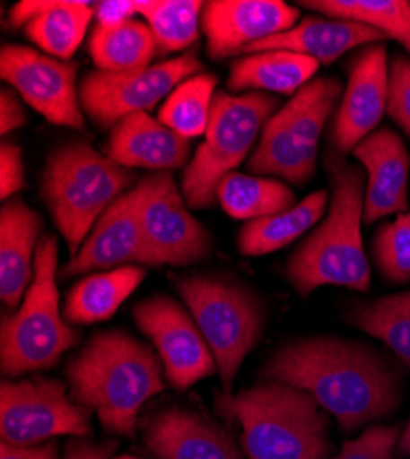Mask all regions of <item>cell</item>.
<instances>
[{
  "instance_id": "4",
  "label": "cell",
  "mask_w": 410,
  "mask_h": 459,
  "mask_svg": "<svg viewBox=\"0 0 410 459\" xmlns=\"http://www.w3.org/2000/svg\"><path fill=\"white\" fill-rule=\"evenodd\" d=\"M215 410L241 425L249 459H327L329 420L306 392L264 380L240 394H217Z\"/></svg>"
},
{
  "instance_id": "11",
  "label": "cell",
  "mask_w": 410,
  "mask_h": 459,
  "mask_svg": "<svg viewBox=\"0 0 410 459\" xmlns=\"http://www.w3.org/2000/svg\"><path fill=\"white\" fill-rule=\"evenodd\" d=\"M196 52L153 65L138 72H89L80 83V103L92 124L113 129L135 112H149L166 100L182 82L201 74Z\"/></svg>"
},
{
  "instance_id": "25",
  "label": "cell",
  "mask_w": 410,
  "mask_h": 459,
  "mask_svg": "<svg viewBox=\"0 0 410 459\" xmlns=\"http://www.w3.org/2000/svg\"><path fill=\"white\" fill-rule=\"evenodd\" d=\"M145 280L142 264H126L91 274L74 285L65 299L66 322L87 325L109 320Z\"/></svg>"
},
{
  "instance_id": "21",
  "label": "cell",
  "mask_w": 410,
  "mask_h": 459,
  "mask_svg": "<svg viewBox=\"0 0 410 459\" xmlns=\"http://www.w3.org/2000/svg\"><path fill=\"white\" fill-rule=\"evenodd\" d=\"M43 228V217L22 199H10L0 210V298L13 313L33 283Z\"/></svg>"
},
{
  "instance_id": "8",
  "label": "cell",
  "mask_w": 410,
  "mask_h": 459,
  "mask_svg": "<svg viewBox=\"0 0 410 459\" xmlns=\"http://www.w3.org/2000/svg\"><path fill=\"white\" fill-rule=\"evenodd\" d=\"M175 287L212 350L222 392L232 394L243 360L264 336L262 303L241 283L219 276L180 278Z\"/></svg>"
},
{
  "instance_id": "13",
  "label": "cell",
  "mask_w": 410,
  "mask_h": 459,
  "mask_svg": "<svg viewBox=\"0 0 410 459\" xmlns=\"http://www.w3.org/2000/svg\"><path fill=\"white\" fill-rule=\"evenodd\" d=\"M0 75L50 124L85 129L76 83L78 63L61 61L30 47L4 45L0 52Z\"/></svg>"
},
{
  "instance_id": "22",
  "label": "cell",
  "mask_w": 410,
  "mask_h": 459,
  "mask_svg": "<svg viewBox=\"0 0 410 459\" xmlns=\"http://www.w3.org/2000/svg\"><path fill=\"white\" fill-rule=\"evenodd\" d=\"M387 37H383L378 30L355 21L310 15L294 28L249 47L243 54L249 56L257 52L285 50L308 56L318 65H331L353 48L381 43Z\"/></svg>"
},
{
  "instance_id": "26",
  "label": "cell",
  "mask_w": 410,
  "mask_h": 459,
  "mask_svg": "<svg viewBox=\"0 0 410 459\" xmlns=\"http://www.w3.org/2000/svg\"><path fill=\"white\" fill-rule=\"evenodd\" d=\"M327 208V191L318 189L287 212L249 221L240 232L238 248L243 255L257 257L273 254L317 224Z\"/></svg>"
},
{
  "instance_id": "6",
  "label": "cell",
  "mask_w": 410,
  "mask_h": 459,
  "mask_svg": "<svg viewBox=\"0 0 410 459\" xmlns=\"http://www.w3.org/2000/svg\"><path fill=\"white\" fill-rule=\"evenodd\" d=\"M57 239L43 236L35 252V278L21 307L0 322V368L6 377H21L54 368L78 343L80 333L59 313Z\"/></svg>"
},
{
  "instance_id": "5",
  "label": "cell",
  "mask_w": 410,
  "mask_h": 459,
  "mask_svg": "<svg viewBox=\"0 0 410 459\" xmlns=\"http://www.w3.org/2000/svg\"><path fill=\"white\" fill-rule=\"evenodd\" d=\"M136 173L85 140L56 147L47 160L41 197L74 257L103 212L136 184Z\"/></svg>"
},
{
  "instance_id": "18",
  "label": "cell",
  "mask_w": 410,
  "mask_h": 459,
  "mask_svg": "<svg viewBox=\"0 0 410 459\" xmlns=\"http://www.w3.org/2000/svg\"><path fill=\"white\" fill-rule=\"evenodd\" d=\"M352 155L364 168L368 182L364 194V224H374L408 208L410 157L405 142L388 127L366 136Z\"/></svg>"
},
{
  "instance_id": "34",
  "label": "cell",
  "mask_w": 410,
  "mask_h": 459,
  "mask_svg": "<svg viewBox=\"0 0 410 459\" xmlns=\"http://www.w3.org/2000/svg\"><path fill=\"white\" fill-rule=\"evenodd\" d=\"M399 437V425L370 427L357 439L346 441L333 459H396Z\"/></svg>"
},
{
  "instance_id": "42",
  "label": "cell",
  "mask_w": 410,
  "mask_h": 459,
  "mask_svg": "<svg viewBox=\"0 0 410 459\" xmlns=\"http://www.w3.org/2000/svg\"><path fill=\"white\" fill-rule=\"evenodd\" d=\"M113 459H142V457H135V455H118V457H113Z\"/></svg>"
},
{
  "instance_id": "39",
  "label": "cell",
  "mask_w": 410,
  "mask_h": 459,
  "mask_svg": "<svg viewBox=\"0 0 410 459\" xmlns=\"http://www.w3.org/2000/svg\"><path fill=\"white\" fill-rule=\"evenodd\" d=\"M115 450V441L96 445L85 439H74L65 446V459H113Z\"/></svg>"
},
{
  "instance_id": "3",
  "label": "cell",
  "mask_w": 410,
  "mask_h": 459,
  "mask_svg": "<svg viewBox=\"0 0 410 459\" xmlns=\"http://www.w3.org/2000/svg\"><path fill=\"white\" fill-rule=\"evenodd\" d=\"M324 164L331 180V203L326 219L287 261V280L302 296L320 287H345L366 292L371 283L362 247L364 173L343 155L327 151Z\"/></svg>"
},
{
  "instance_id": "35",
  "label": "cell",
  "mask_w": 410,
  "mask_h": 459,
  "mask_svg": "<svg viewBox=\"0 0 410 459\" xmlns=\"http://www.w3.org/2000/svg\"><path fill=\"white\" fill-rule=\"evenodd\" d=\"M387 112L410 138V59L403 56H396L388 68Z\"/></svg>"
},
{
  "instance_id": "32",
  "label": "cell",
  "mask_w": 410,
  "mask_h": 459,
  "mask_svg": "<svg viewBox=\"0 0 410 459\" xmlns=\"http://www.w3.org/2000/svg\"><path fill=\"white\" fill-rule=\"evenodd\" d=\"M215 85L217 80L212 74H197L182 82L159 108V122L186 140L205 134L212 117Z\"/></svg>"
},
{
  "instance_id": "2",
  "label": "cell",
  "mask_w": 410,
  "mask_h": 459,
  "mask_svg": "<svg viewBox=\"0 0 410 459\" xmlns=\"http://www.w3.org/2000/svg\"><path fill=\"white\" fill-rule=\"evenodd\" d=\"M72 399L107 432L133 437L138 411L164 390V366L147 343L124 331L94 333L65 366Z\"/></svg>"
},
{
  "instance_id": "9",
  "label": "cell",
  "mask_w": 410,
  "mask_h": 459,
  "mask_svg": "<svg viewBox=\"0 0 410 459\" xmlns=\"http://www.w3.org/2000/svg\"><path fill=\"white\" fill-rule=\"evenodd\" d=\"M343 100L337 78L311 80L266 124L249 160L254 175H275L292 184L308 182L317 169L320 134Z\"/></svg>"
},
{
  "instance_id": "37",
  "label": "cell",
  "mask_w": 410,
  "mask_h": 459,
  "mask_svg": "<svg viewBox=\"0 0 410 459\" xmlns=\"http://www.w3.org/2000/svg\"><path fill=\"white\" fill-rule=\"evenodd\" d=\"M138 15L136 0H103L94 4L96 28H118Z\"/></svg>"
},
{
  "instance_id": "7",
  "label": "cell",
  "mask_w": 410,
  "mask_h": 459,
  "mask_svg": "<svg viewBox=\"0 0 410 459\" xmlns=\"http://www.w3.org/2000/svg\"><path fill=\"white\" fill-rule=\"evenodd\" d=\"M280 101L264 92H217L203 143L182 173V195L192 210L215 204L219 182L247 159L257 134L280 110Z\"/></svg>"
},
{
  "instance_id": "24",
  "label": "cell",
  "mask_w": 410,
  "mask_h": 459,
  "mask_svg": "<svg viewBox=\"0 0 410 459\" xmlns=\"http://www.w3.org/2000/svg\"><path fill=\"white\" fill-rule=\"evenodd\" d=\"M308 56L285 50L249 54L231 66L227 87L232 92H273L294 96L302 91L318 70Z\"/></svg>"
},
{
  "instance_id": "38",
  "label": "cell",
  "mask_w": 410,
  "mask_h": 459,
  "mask_svg": "<svg viewBox=\"0 0 410 459\" xmlns=\"http://www.w3.org/2000/svg\"><path fill=\"white\" fill-rule=\"evenodd\" d=\"M26 122L28 114L22 108L15 92L3 89V92H0V133L6 136L15 129L26 126Z\"/></svg>"
},
{
  "instance_id": "41",
  "label": "cell",
  "mask_w": 410,
  "mask_h": 459,
  "mask_svg": "<svg viewBox=\"0 0 410 459\" xmlns=\"http://www.w3.org/2000/svg\"><path fill=\"white\" fill-rule=\"evenodd\" d=\"M397 452L401 455H410V423L406 425V429L403 430L399 443H397Z\"/></svg>"
},
{
  "instance_id": "27",
  "label": "cell",
  "mask_w": 410,
  "mask_h": 459,
  "mask_svg": "<svg viewBox=\"0 0 410 459\" xmlns=\"http://www.w3.org/2000/svg\"><path fill=\"white\" fill-rule=\"evenodd\" d=\"M89 52L100 72L124 74L153 66L159 47L149 26L133 19L118 28H94Z\"/></svg>"
},
{
  "instance_id": "12",
  "label": "cell",
  "mask_w": 410,
  "mask_h": 459,
  "mask_svg": "<svg viewBox=\"0 0 410 459\" xmlns=\"http://www.w3.org/2000/svg\"><path fill=\"white\" fill-rule=\"evenodd\" d=\"M138 186L142 232L159 266L205 261L212 252V236L186 208L182 189L173 175H147Z\"/></svg>"
},
{
  "instance_id": "36",
  "label": "cell",
  "mask_w": 410,
  "mask_h": 459,
  "mask_svg": "<svg viewBox=\"0 0 410 459\" xmlns=\"http://www.w3.org/2000/svg\"><path fill=\"white\" fill-rule=\"evenodd\" d=\"M24 187L26 173L21 147L15 142L3 140V145H0V197L3 201H10Z\"/></svg>"
},
{
  "instance_id": "29",
  "label": "cell",
  "mask_w": 410,
  "mask_h": 459,
  "mask_svg": "<svg viewBox=\"0 0 410 459\" xmlns=\"http://www.w3.org/2000/svg\"><path fill=\"white\" fill-rule=\"evenodd\" d=\"M348 322L381 340L410 369V290L357 303Z\"/></svg>"
},
{
  "instance_id": "16",
  "label": "cell",
  "mask_w": 410,
  "mask_h": 459,
  "mask_svg": "<svg viewBox=\"0 0 410 459\" xmlns=\"http://www.w3.org/2000/svg\"><path fill=\"white\" fill-rule=\"evenodd\" d=\"M140 197V186L136 184L103 212L80 252L61 269L63 278L92 271H113L126 264L159 266L142 232Z\"/></svg>"
},
{
  "instance_id": "14",
  "label": "cell",
  "mask_w": 410,
  "mask_h": 459,
  "mask_svg": "<svg viewBox=\"0 0 410 459\" xmlns=\"http://www.w3.org/2000/svg\"><path fill=\"white\" fill-rule=\"evenodd\" d=\"M138 329L153 342L164 375L175 390H188L215 373V359L192 315L168 296H152L135 305Z\"/></svg>"
},
{
  "instance_id": "17",
  "label": "cell",
  "mask_w": 410,
  "mask_h": 459,
  "mask_svg": "<svg viewBox=\"0 0 410 459\" xmlns=\"http://www.w3.org/2000/svg\"><path fill=\"white\" fill-rule=\"evenodd\" d=\"M298 19V8L282 0H212L203 6L201 28L208 56L225 59L294 28Z\"/></svg>"
},
{
  "instance_id": "1",
  "label": "cell",
  "mask_w": 410,
  "mask_h": 459,
  "mask_svg": "<svg viewBox=\"0 0 410 459\" xmlns=\"http://www.w3.org/2000/svg\"><path fill=\"white\" fill-rule=\"evenodd\" d=\"M259 377L310 394L345 432L388 417L401 403L397 368L376 350L339 336L285 343Z\"/></svg>"
},
{
  "instance_id": "28",
  "label": "cell",
  "mask_w": 410,
  "mask_h": 459,
  "mask_svg": "<svg viewBox=\"0 0 410 459\" xmlns=\"http://www.w3.org/2000/svg\"><path fill=\"white\" fill-rule=\"evenodd\" d=\"M215 197L232 219L254 221L296 206L292 191L273 178L229 173L217 186Z\"/></svg>"
},
{
  "instance_id": "40",
  "label": "cell",
  "mask_w": 410,
  "mask_h": 459,
  "mask_svg": "<svg viewBox=\"0 0 410 459\" xmlns=\"http://www.w3.org/2000/svg\"><path fill=\"white\" fill-rule=\"evenodd\" d=\"M0 459H59V446L56 441L31 445V446L3 443V448H0Z\"/></svg>"
},
{
  "instance_id": "19",
  "label": "cell",
  "mask_w": 410,
  "mask_h": 459,
  "mask_svg": "<svg viewBox=\"0 0 410 459\" xmlns=\"http://www.w3.org/2000/svg\"><path fill=\"white\" fill-rule=\"evenodd\" d=\"M144 445L161 459H245L225 430L186 408H168L149 417Z\"/></svg>"
},
{
  "instance_id": "15",
  "label": "cell",
  "mask_w": 410,
  "mask_h": 459,
  "mask_svg": "<svg viewBox=\"0 0 410 459\" xmlns=\"http://www.w3.org/2000/svg\"><path fill=\"white\" fill-rule=\"evenodd\" d=\"M387 45L362 47L348 66V87L331 124V143L339 155L352 152L379 126L388 105Z\"/></svg>"
},
{
  "instance_id": "33",
  "label": "cell",
  "mask_w": 410,
  "mask_h": 459,
  "mask_svg": "<svg viewBox=\"0 0 410 459\" xmlns=\"http://www.w3.org/2000/svg\"><path fill=\"white\" fill-rule=\"evenodd\" d=\"M374 261L390 283L410 281V213H399L374 236Z\"/></svg>"
},
{
  "instance_id": "10",
  "label": "cell",
  "mask_w": 410,
  "mask_h": 459,
  "mask_svg": "<svg viewBox=\"0 0 410 459\" xmlns=\"http://www.w3.org/2000/svg\"><path fill=\"white\" fill-rule=\"evenodd\" d=\"M92 410L70 401L57 378L33 375L4 380L0 388V436L3 443L31 446L50 437H87Z\"/></svg>"
},
{
  "instance_id": "20",
  "label": "cell",
  "mask_w": 410,
  "mask_h": 459,
  "mask_svg": "<svg viewBox=\"0 0 410 459\" xmlns=\"http://www.w3.org/2000/svg\"><path fill=\"white\" fill-rule=\"evenodd\" d=\"M107 157L124 168L171 173L192 157V143L147 112H135L110 129Z\"/></svg>"
},
{
  "instance_id": "31",
  "label": "cell",
  "mask_w": 410,
  "mask_h": 459,
  "mask_svg": "<svg viewBox=\"0 0 410 459\" xmlns=\"http://www.w3.org/2000/svg\"><path fill=\"white\" fill-rule=\"evenodd\" d=\"M203 6L199 0H136L161 54L186 50L199 39Z\"/></svg>"
},
{
  "instance_id": "23",
  "label": "cell",
  "mask_w": 410,
  "mask_h": 459,
  "mask_svg": "<svg viewBox=\"0 0 410 459\" xmlns=\"http://www.w3.org/2000/svg\"><path fill=\"white\" fill-rule=\"evenodd\" d=\"M94 4L70 0H22L10 10V24L48 56L66 61L85 39Z\"/></svg>"
},
{
  "instance_id": "30",
  "label": "cell",
  "mask_w": 410,
  "mask_h": 459,
  "mask_svg": "<svg viewBox=\"0 0 410 459\" xmlns=\"http://www.w3.org/2000/svg\"><path fill=\"white\" fill-rule=\"evenodd\" d=\"M298 4L326 17L366 24L410 54V3L405 0H306Z\"/></svg>"
}]
</instances>
